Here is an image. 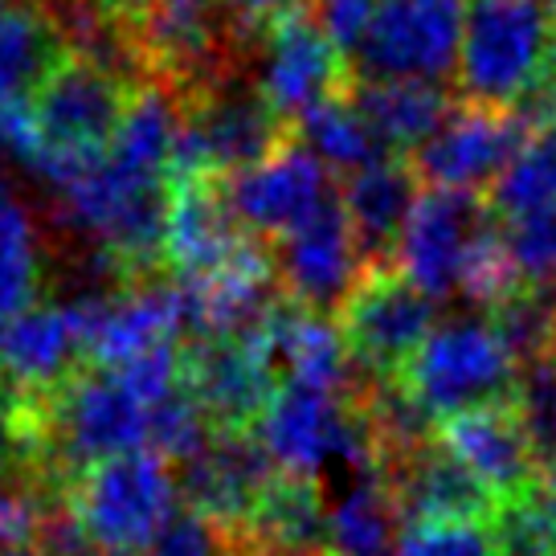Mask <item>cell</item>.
Segmentation results:
<instances>
[{
  "instance_id": "5",
  "label": "cell",
  "mask_w": 556,
  "mask_h": 556,
  "mask_svg": "<svg viewBox=\"0 0 556 556\" xmlns=\"http://www.w3.org/2000/svg\"><path fill=\"white\" fill-rule=\"evenodd\" d=\"M287 123L258 90L226 87L222 78L185 94V119L173 152V180H229L287 143Z\"/></svg>"
},
{
  "instance_id": "19",
  "label": "cell",
  "mask_w": 556,
  "mask_h": 556,
  "mask_svg": "<svg viewBox=\"0 0 556 556\" xmlns=\"http://www.w3.org/2000/svg\"><path fill=\"white\" fill-rule=\"evenodd\" d=\"M258 245L233 217L222 180H173L164 266L173 278H208Z\"/></svg>"
},
{
  "instance_id": "13",
  "label": "cell",
  "mask_w": 556,
  "mask_h": 556,
  "mask_svg": "<svg viewBox=\"0 0 556 556\" xmlns=\"http://www.w3.org/2000/svg\"><path fill=\"white\" fill-rule=\"evenodd\" d=\"M254 46H258L254 90L282 123H299L312 106L328 103L331 94L348 87V62L319 34L312 4L275 21Z\"/></svg>"
},
{
  "instance_id": "27",
  "label": "cell",
  "mask_w": 556,
  "mask_h": 556,
  "mask_svg": "<svg viewBox=\"0 0 556 556\" xmlns=\"http://www.w3.org/2000/svg\"><path fill=\"white\" fill-rule=\"evenodd\" d=\"M295 131H299V143H303L324 168H331V173L352 176V173H361V168H368V164L384 160V148L377 143L372 127H368L365 115H361V106L348 99V90L331 94L328 103L312 106V111L295 123Z\"/></svg>"
},
{
  "instance_id": "8",
  "label": "cell",
  "mask_w": 556,
  "mask_h": 556,
  "mask_svg": "<svg viewBox=\"0 0 556 556\" xmlns=\"http://www.w3.org/2000/svg\"><path fill=\"white\" fill-rule=\"evenodd\" d=\"M495 233V213L483 197L417 192L389 266L409 278L426 299L463 295L475 262Z\"/></svg>"
},
{
  "instance_id": "24",
  "label": "cell",
  "mask_w": 556,
  "mask_h": 556,
  "mask_svg": "<svg viewBox=\"0 0 556 556\" xmlns=\"http://www.w3.org/2000/svg\"><path fill=\"white\" fill-rule=\"evenodd\" d=\"M348 99L361 106L384 156L417 152L446 119L451 103L430 83H348Z\"/></svg>"
},
{
  "instance_id": "7",
  "label": "cell",
  "mask_w": 556,
  "mask_h": 556,
  "mask_svg": "<svg viewBox=\"0 0 556 556\" xmlns=\"http://www.w3.org/2000/svg\"><path fill=\"white\" fill-rule=\"evenodd\" d=\"M115 25L152 83H168L180 94L217 83L226 41H233L217 0H136Z\"/></svg>"
},
{
  "instance_id": "32",
  "label": "cell",
  "mask_w": 556,
  "mask_h": 556,
  "mask_svg": "<svg viewBox=\"0 0 556 556\" xmlns=\"http://www.w3.org/2000/svg\"><path fill=\"white\" fill-rule=\"evenodd\" d=\"M226 548L229 536L217 523H208L205 516H197L192 507L180 504L143 556H226Z\"/></svg>"
},
{
  "instance_id": "26",
  "label": "cell",
  "mask_w": 556,
  "mask_h": 556,
  "mask_svg": "<svg viewBox=\"0 0 556 556\" xmlns=\"http://www.w3.org/2000/svg\"><path fill=\"white\" fill-rule=\"evenodd\" d=\"M401 507L377 470H361L331 507V556H389Z\"/></svg>"
},
{
  "instance_id": "21",
  "label": "cell",
  "mask_w": 556,
  "mask_h": 556,
  "mask_svg": "<svg viewBox=\"0 0 556 556\" xmlns=\"http://www.w3.org/2000/svg\"><path fill=\"white\" fill-rule=\"evenodd\" d=\"M414 201L417 176L397 156H384L361 168V173L344 176L340 208H344L352 238H356L368 266H389L393 262V250H397L401 229L409 222Z\"/></svg>"
},
{
  "instance_id": "41",
  "label": "cell",
  "mask_w": 556,
  "mask_h": 556,
  "mask_svg": "<svg viewBox=\"0 0 556 556\" xmlns=\"http://www.w3.org/2000/svg\"><path fill=\"white\" fill-rule=\"evenodd\" d=\"M0 13H4V0H0Z\"/></svg>"
},
{
  "instance_id": "14",
  "label": "cell",
  "mask_w": 556,
  "mask_h": 556,
  "mask_svg": "<svg viewBox=\"0 0 556 556\" xmlns=\"http://www.w3.org/2000/svg\"><path fill=\"white\" fill-rule=\"evenodd\" d=\"M222 189H226V201L238 217V226L254 242L258 238L278 242L282 233H291L328 201H336V192L328 185V168L299 139H287L262 164L222 180Z\"/></svg>"
},
{
  "instance_id": "17",
  "label": "cell",
  "mask_w": 556,
  "mask_h": 556,
  "mask_svg": "<svg viewBox=\"0 0 556 556\" xmlns=\"http://www.w3.org/2000/svg\"><path fill=\"white\" fill-rule=\"evenodd\" d=\"M438 442L486 486V495L495 500V511L528 495L536 486L540 470H544L536 442L528 434L516 401L511 405H486V409L442 421Z\"/></svg>"
},
{
  "instance_id": "18",
  "label": "cell",
  "mask_w": 556,
  "mask_h": 556,
  "mask_svg": "<svg viewBox=\"0 0 556 556\" xmlns=\"http://www.w3.org/2000/svg\"><path fill=\"white\" fill-rule=\"evenodd\" d=\"M87 365V340L70 303H34L0 319V384L21 397H46Z\"/></svg>"
},
{
  "instance_id": "11",
  "label": "cell",
  "mask_w": 556,
  "mask_h": 556,
  "mask_svg": "<svg viewBox=\"0 0 556 556\" xmlns=\"http://www.w3.org/2000/svg\"><path fill=\"white\" fill-rule=\"evenodd\" d=\"M532 123L523 111H491V106H451L438 131L414 152V176L434 192H467L479 197L491 189L511 156L520 152Z\"/></svg>"
},
{
  "instance_id": "1",
  "label": "cell",
  "mask_w": 556,
  "mask_h": 556,
  "mask_svg": "<svg viewBox=\"0 0 556 556\" xmlns=\"http://www.w3.org/2000/svg\"><path fill=\"white\" fill-rule=\"evenodd\" d=\"M556 17L540 0H470L454 83L491 111H523L553 94Z\"/></svg>"
},
{
  "instance_id": "25",
  "label": "cell",
  "mask_w": 556,
  "mask_h": 556,
  "mask_svg": "<svg viewBox=\"0 0 556 556\" xmlns=\"http://www.w3.org/2000/svg\"><path fill=\"white\" fill-rule=\"evenodd\" d=\"M528 123L532 131L520 143V152L486 189V208L495 213V222H507V226H523L556 213V115Z\"/></svg>"
},
{
  "instance_id": "29",
  "label": "cell",
  "mask_w": 556,
  "mask_h": 556,
  "mask_svg": "<svg viewBox=\"0 0 556 556\" xmlns=\"http://www.w3.org/2000/svg\"><path fill=\"white\" fill-rule=\"evenodd\" d=\"M213 434H217L213 421H208L205 409L189 397L185 384L148 409V451L160 454L173 470L192 463V458L208 446Z\"/></svg>"
},
{
  "instance_id": "36",
  "label": "cell",
  "mask_w": 556,
  "mask_h": 556,
  "mask_svg": "<svg viewBox=\"0 0 556 556\" xmlns=\"http://www.w3.org/2000/svg\"><path fill=\"white\" fill-rule=\"evenodd\" d=\"M0 556H46L41 548H9V553H0Z\"/></svg>"
},
{
  "instance_id": "23",
  "label": "cell",
  "mask_w": 556,
  "mask_h": 556,
  "mask_svg": "<svg viewBox=\"0 0 556 556\" xmlns=\"http://www.w3.org/2000/svg\"><path fill=\"white\" fill-rule=\"evenodd\" d=\"M66 34L62 25L37 9L17 4L0 13V115L29 111L37 87L66 58Z\"/></svg>"
},
{
  "instance_id": "35",
  "label": "cell",
  "mask_w": 556,
  "mask_h": 556,
  "mask_svg": "<svg viewBox=\"0 0 556 556\" xmlns=\"http://www.w3.org/2000/svg\"><path fill=\"white\" fill-rule=\"evenodd\" d=\"M536 495L556 516V463H544V470H540V479H536Z\"/></svg>"
},
{
  "instance_id": "34",
  "label": "cell",
  "mask_w": 556,
  "mask_h": 556,
  "mask_svg": "<svg viewBox=\"0 0 556 556\" xmlns=\"http://www.w3.org/2000/svg\"><path fill=\"white\" fill-rule=\"evenodd\" d=\"M226 556H295V553H282V548L262 544V540H254V536H229Z\"/></svg>"
},
{
  "instance_id": "37",
  "label": "cell",
  "mask_w": 556,
  "mask_h": 556,
  "mask_svg": "<svg viewBox=\"0 0 556 556\" xmlns=\"http://www.w3.org/2000/svg\"><path fill=\"white\" fill-rule=\"evenodd\" d=\"M548 361L556 365V324H553V352H548Z\"/></svg>"
},
{
  "instance_id": "30",
  "label": "cell",
  "mask_w": 556,
  "mask_h": 556,
  "mask_svg": "<svg viewBox=\"0 0 556 556\" xmlns=\"http://www.w3.org/2000/svg\"><path fill=\"white\" fill-rule=\"evenodd\" d=\"M393 556H504L491 520L405 523Z\"/></svg>"
},
{
  "instance_id": "2",
  "label": "cell",
  "mask_w": 556,
  "mask_h": 556,
  "mask_svg": "<svg viewBox=\"0 0 556 556\" xmlns=\"http://www.w3.org/2000/svg\"><path fill=\"white\" fill-rule=\"evenodd\" d=\"M523 368L507 352L491 319L438 324L426 344L397 372V389L430 426L475 414L486 405H511L520 393Z\"/></svg>"
},
{
  "instance_id": "38",
  "label": "cell",
  "mask_w": 556,
  "mask_h": 556,
  "mask_svg": "<svg viewBox=\"0 0 556 556\" xmlns=\"http://www.w3.org/2000/svg\"><path fill=\"white\" fill-rule=\"evenodd\" d=\"M540 4H544V9H548V13L556 17V0H540Z\"/></svg>"
},
{
  "instance_id": "39",
  "label": "cell",
  "mask_w": 556,
  "mask_h": 556,
  "mask_svg": "<svg viewBox=\"0 0 556 556\" xmlns=\"http://www.w3.org/2000/svg\"><path fill=\"white\" fill-rule=\"evenodd\" d=\"M4 192H9V185H4V173H0V197H4Z\"/></svg>"
},
{
  "instance_id": "16",
  "label": "cell",
  "mask_w": 556,
  "mask_h": 556,
  "mask_svg": "<svg viewBox=\"0 0 556 556\" xmlns=\"http://www.w3.org/2000/svg\"><path fill=\"white\" fill-rule=\"evenodd\" d=\"M180 384L213 430H254L278 393V377L254 340H201L180 352Z\"/></svg>"
},
{
  "instance_id": "10",
  "label": "cell",
  "mask_w": 556,
  "mask_h": 556,
  "mask_svg": "<svg viewBox=\"0 0 556 556\" xmlns=\"http://www.w3.org/2000/svg\"><path fill=\"white\" fill-rule=\"evenodd\" d=\"M434 328V299L421 295L393 266H368L340 307V340L368 381H397Z\"/></svg>"
},
{
  "instance_id": "31",
  "label": "cell",
  "mask_w": 556,
  "mask_h": 556,
  "mask_svg": "<svg viewBox=\"0 0 556 556\" xmlns=\"http://www.w3.org/2000/svg\"><path fill=\"white\" fill-rule=\"evenodd\" d=\"M516 409H520L523 426H528V434L536 442L540 463H556V365L553 361H540V365L523 368Z\"/></svg>"
},
{
  "instance_id": "20",
  "label": "cell",
  "mask_w": 556,
  "mask_h": 556,
  "mask_svg": "<svg viewBox=\"0 0 556 556\" xmlns=\"http://www.w3.org/2000/svg\"><path fill=\"white\" fill-rule=\"evenodd\" d=\"M377 475L393 491L401 516L409 523L491 520L495 516V500L486 495V486L438 442V434L381 463Z\"/></svg>"
},
{
  "instance_id": "3",
  "label": "cell",
  "mask_w": 556,
  "mask_h": 556,
  "mask_svg": "<svg viewBox=\"0 0 556 556\" xmlns=\"http://www.w3.org/2000/svg\"><path fill=\"white\" fill-rule=\"evenodd\" d=\"M131 90L136 87L127 83L123 70L87 53H66L50 78L37 87L29 103L37 143H41L34 173L53 192L111 148Z\"/></svg>"
},
{
  "instance_id": "6",
  "label": "cell",
  "mask_w": 556,
  "mask_h": 556,
  "mask_svg": "<svg viewBox=\"0 0 556 556\" xmlns=\"http://www.w3.org/2000/svg\"><path fill=\"white\" fill-rule=\"evenodd\" d=\"M270 463L287 475H319L328 463L372 470V438L361 397H336L303 384H278L266 414L254 426Z\"/></svg>"
},
{
  "instance_id": "28",
  "label": "cell",
  "mask_w": 556,
  "mask_h": 556,
  "mask_svg": "<svg viewBox=\"0 0 556 556\" xmlns=\"http://www.w3.org/2000/svg\"><path fill=\"white\" fill-rule=\"evenodd\" d=\"M41 287V250L29 213L13 192L0 197V319L37 303Z\"/></svg>"
},
{
  "instance_id": "9",
  "label": "cell",
  "mask_w": 556,
  "mask_h": 556,
  "mask_svg": "<svg viewBox=\"0 0 556 556\" xmlns=\"http://www.w3.org/2000/svg\"><path fill=\"white\" fill-rule=\"evenodd\" d=\"M463 0H384L348 62V83H430L458 62Z\"/></svg>"
},
{
  "instance_id": "33",
  "label": "cell",
  "mask_w": 556,
  "mask_h": 556,
  "mask_svg": "<svg viewBox=\"0 0 556 556\" xmlns=\"http://www.w3.org/2000/svg\"><path fill=\"white\" fill-rule=\"evenodd\" d=\"M384 0H312V17L319 25V34L328 37L336 53L352 62L356 46L365 41L368 25L377 21Z\"/></svg>"
},
{
  "instance_id": "12",
  "label": "cell",
  "mask_w": 556,
  "mask_h": 556,
  "mask_svg": "<svg viewBox=\"0 0 556 556\" xmlns=\"http://www.w3.org/2000/svg\"><path fill=\"white\" fill-rule=\"evenodd\" d=\"M270 266H275L278 291L287 295V303L324 315V319L340 312L368 270L344 208H340V197L328 201L315 217H307L303 226L282 233L270 245Z\"/></svg>"
},
{
  "instance_id": "22",
  "label": "cell",
  "mask_w": 556,
  "mask_h": 556,
  "mask_svg": "<svg viewBox=\"0 0 556 556\" xmlns=\"http://www.w3.org/2000/svg\"><path fill=\"white\" fill-rule=\"evenodd\" d=\"M238 536H254L295 556H331V507L319 479L278 470Z\"/></svg>"
},
{
  "instance_id": "4",
  "label": "cell",
  "mask_w": 556,
  "mask_h": 556,
  "mask_svg": "<svg viewBox=\"0 0 556 556\" xmlns=\"http://www.w3.org/2000/svg\"><path fill=\"white\" fill-rule=\"evenodd\" d=\"M62 500L103 556H143L180 507V491L160 454L136 451L83 470Z\"/></svg>"
},
{
  "instance_id": "40",
  "label": "cell",
  "mask_w": 556,
  "mask_h": 556,
  "mask_svg": "<svg viewBox=\"0 0 556 556\" xmlns=\"http://www.w3.org/2000/svg\"><path fill=\"white\" fill-rule=\"evenodd\" d=\"M553 90H556V58H553Z\"/></svg>"
},
{
  "instance_id": "15",
  "label": "cell",
  "mask_w": 556,
  "mask_h": 556,
  "mask_svg": "<svg viewBox=\"0 0 556 556\" xmlns=\"http://www.w3.org/2000/svg\"><path fill=\"white\" fill-rule=\"evenodd\" d=\"M275 475L278 467L254 430H217L192 463L176 467V491L185 495V507L217 523L226 536H238Z\"/></svg>"
}]
</instances>
